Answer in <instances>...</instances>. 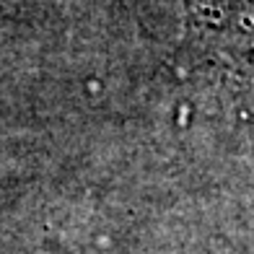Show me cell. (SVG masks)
<instances>
[{"instance_id":"cell-1","label":"cell","mask_w":254,"mask_h":254,"mask_svg":"<svg viewBox=\"0 0 254 254\" xmlns=\"http://www.w3.org/2000/svg\"><path fill=\"white\" fill-rule=\"evenodd\" d=\"M190 34L215 67L254 73V0H192Z\"/></svg>"}]
</instances>
